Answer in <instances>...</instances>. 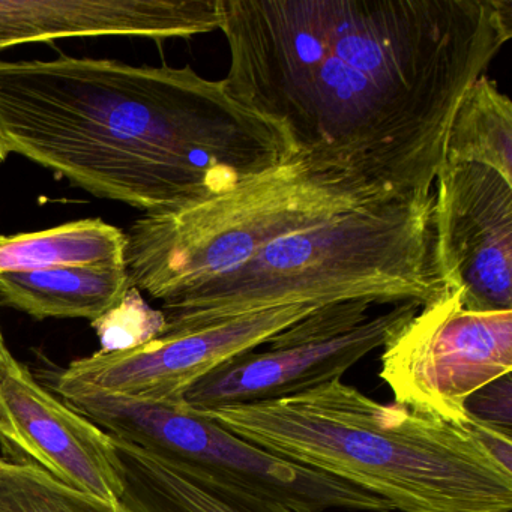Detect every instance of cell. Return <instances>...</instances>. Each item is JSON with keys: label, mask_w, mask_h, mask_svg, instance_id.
Here are the masks:
<instances>
[{"label": "cell", "mask_w": 512, "mask_h": 512, "mask_svg": "<svg viewBox=\"0 0 512 512\" xmlns=\"http://www.w3.org/2000/svg\"><path fill=\"white\" fill-rule=\"evenodd\" d=\"M233 97L293 154L433 193L466 89L512 40V0H218Z\"/></svg>", "instance_id": "obj_1"}, {"label": "cell", "mask_w": 512, "mask_h": 512, "mask_svg": "<svg viewBox=\"0 0 512 512\" xmlns=\"http://www.w3.org/2000/svg\"><path fill=\"white\" fill-rule=\"evenodd\" d=\"M0 130L17 154L145 214L220 196L295 155L278 125L190 65L0 59Z\"/></svg>", "instance_id": "obj_2"}, {"label": "cell", "mask_w": 512, "mask_h": 512, "mask_svg": "<svg viewBox=\"0 0 512 512\" xmlns=\"http://www.w3.org/2000/svg\"><path fill=\"white\" fill-rule=\"evenodd\" d=\"M236 436L386 500L401 512H512V472L466 424L323 383L200 412Z\"/></svg>", "instance_id": "obj_3"}, {"label": "cell", "mask_w": 512, "mask_h": 512, "mask_svg": "<svg viewBox=\"0 0 512 512\" xmlns=\"http://www.w3.org/2000/svg\"><path fill=\"white\" fill-rule=\"evenodd\" d=\"M433 206L434 193L395 197L283 236L238 268L163 305L164 334L286 305L365 301L424 307L445 289Z\"/></svg>", "instance_id": "obj_4"}, {"label": "cell", "mask_w": 512, "mask_h": 512, "mask_svg": "<svg viewBox=\"0 0 512 512\" xmlns=\"http://www.w3.org/2000/svg\"><path fill=\"white\" fill-rule=\"evenodd\" d=\"M403 196L296 154L220 196L134 221L125 233V269L131 286L172 304L283 236Z\"/></svg>", "instance_id": "obj_5"}, {"label": "cell", "mask_w": 512, "mask_h": 512, "mask_svg": "<svg viewBox=\"0 0 512 512\" xmlns=\"http://www.w3.org/2000/svg\"><path fill=\"white\" fill-rule=\"evenodd\" d=\"M62 401L110 436L188 475L208 476L314 512L394 511L376 494L278 457L184 404L106 392H82Z\"/></svg>", "instance_id": "obj_6"}, {"label": "cell", "mask_w": 512, "mask_h": 512, "mask_svg": "<svg viewBox=\"0 0 512 512\" xmlns=\"http://www.w3.org/2000/svg\"><path fill=\"white\" fill-rule=\"evenodd\" d=\"M511 371L512 310H469L445 287L383 346L380 377L395 403L466 424L467 398Z\"/></svg>", "instance_id": "obj_7"}, {"label": "cell", "mask_w": 512, "mask_h": 512, "mask_svg": "<svg viewBox=\"0 0 512 512\" xmlns=\"http://www.w3.org/2000/svg\"><path fill=\"white\" fill-rule=\"evenodd\" d=\"M322 305L298 304L245 314L196 331L164 334L127 352L77 359L56 377L62 398L106 392L182 404L185 392L224 362L251 352Z\"/></svg>", "instance_id": "obj_8"}, {"label": "cell", "mask_w": 512, "mask_h": 512, "mask_svg": "<svg viewBox=\"0 0 512 512\" xmlns=\"http://www.w3.org/2000/svg\"><path fill=\"white\" fill-rule=\"evenodd\" d=\"M434 248L443 284L469 310H512V184L475 163L434 179Z\"/></svg>", "instance_id": "obj_9"}, {"label": "cell", "mask_w": 512, "mask_h": 512, "mask_svg": "<svg viewBox=\"0 0 512 512\" xmlns=\"http://www.w3.org/2000/svg\"><path fill=\"white\" fill-rule=\"evenodd\" d=\"M0 442L62 484L119 503V460L112 436L74 412L14 361L0 376Z\"/></svg>", "instance_id": "obj_10"}, {"label": "cell", "mask_w": 512, "mask_h": 512, "mask_svg": "<svg viewBox=\"0 0 512 512\" xmlns=\"http://www.w3.org/2000/svg\"><path fill=\"white\" fill-rule=\"evenodd\" d=\"M418 310L412 302L398 304L326 343L242 353L197 380L185 392L182 404L196 412H208L278 400L334 382L368 353L385 346Z\"/></svg>", "instance_id": "obj_11"}, {"label": "cell", "mask_w": 512, "mask_h": 512, "mask_svg": "<svg viewBox=\"0 0 512 512\" xmlns=\"http://www.w3.org/2000/svg\"><path fill=\"white\" fill-rule=\"evenodd\" d=\"M218 29V0H0V50L67 38L161 43Z\"/></svg>", "instance_id": "obj_12"}, {"label": "cell", "mask_w": 512, "mask_h": 512, "mask_svg": "<svg viewBox=\"0 0 512 512\" xmlns=\"http://www.w3.org/2000/svg\"><path fill=\"white\" fill-rule=\"evenodd\" d=\"M121 473V502L136 512H314L202 475H188L112 437Z\"/></svg>", "instance_id": "obj_13"}, {"label": "cell", "mask_w": 512, "mask_h": 512, "mask_svg": "<svg viewBox=\"0 0 512 512\" xmlns=\"http://www.w3.org/2000/svg\"><path fill=\"white\" fill-rule=\"evenodd\" d=\"M125 265L67 266L0 274V302L35 319L94 322L130 289Z\"/></svg>", "instance_id": "obj_14"}, {"label": "cell", "mask_w": 512, "mask_h": 512, "mask_svg": "<svg viewBox=\"0 0 512 512\" xmlns=\"http://www.w3.org/2000/svg\"><path fill=\"white\" fill-rule=\"evenodd\" d=\"M125 247V233L100 218L74 221L43 232L0 236V274L125 265Z\"/></svg>", "instance_id": "obj_15"}, {"label": "cell", "mask_w": 512, "mask_h": 512, "mask_svg": "<svg viewBox=\"0 0 512 512\" xmlns=\"http://www.w3.org/2000/svg\"><path fill=\"white\" fill-rule=\"evenodd\" d=\"M445 163L481 164L512 184V103L487 74L466 89L455 109Z\"/></svg>", "instance_id": "obj_16"}, {"label": "cell", "mask_w": 512, "mask_h": 512, "mask_svg": "<svg viewBox=\"0 0 512 512\" xmlns=\"http://www.w3.org/2000/svg\"><path fill=\"white\" fill-rule=\"evenodd\" d=\"M0 512H136L68 487L29 461L0 455Z\"/></svg>", "instance_id": "obj_17"}, {"label": "cell", "mask_w": 512, "mask_h": 512, "mask_svg": "<svg viewBox=\"0 0 512 512\" xmlns=\"http://www.w3.org/2000/svg\"><path fill=\"white\" fill-rule=\"evenodd\" d=\"M103 353L127 352L157 340L166 331L163 311L149 307L136 287H130L118 304L92 322Z\"/></svg>", "instance_id": "obj_18"}, {"label": "cell", "mask_w": 512, "mask_h": 512, "mask_svg": "<svg viewBox=\"0 0 512 512\" xmlns=\"http://www.w3.org/2000/svg\"><path fill=\"white\" fill-rule=\"evenodd\" d=\"M370 302L347 301L326 304L268 341L271 349L326 343L347 334L370 319Z\"/></svg>", "instance_id": "obj_19"}, {"label": "cell", "mask_w": 512, "mask_h": 512, "mask_svg": "<svg viewBox=\"0 0 512 512\" xmlns=\"http://www.w3.org/2000/svg\"><path fill=\"white\" fill-rule=\"evenodd\" d=\"M464 410L470 419L512 434V376L500 377L473 392Z\"/></svg>", "instance_id": "obj_20"}, {"label": "cell", "mask_w": 512, "mask_h": 512, "mask_svg": "<svg viewBox=\"0 0 512 512\" xmlns=\"http://www.w3.org/2000/svg\"><path fill=\"white\" fill-rule=\"evenodd\" d=\"M14 361H16V358H14L13 353L8 349L4 334H2V329H0V376H2V373H4Z\"/></svg>", "instance_id": "obj_21"}, {"label": "cell", "mask_w": 512, "mask_h": 512, "mask_svg": "<svg viewBox=\"0 0 512 512\" xmlns=\"http://www.w3.org/2000/svg\"><path fill=\"white\" fill-rule=\"evenodd\" d=\"M13 152V145H11L10 140L5 136L4 131L0 130V164L5 163Z\"/></svg>", "instance_id": "obj_22"}]
</instances>
